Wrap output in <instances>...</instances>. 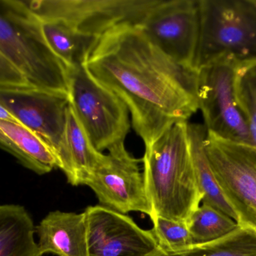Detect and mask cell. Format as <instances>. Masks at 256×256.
<instances>
[{"label":"cell","mask_w":256,"mask_h":256,"mask_svg":"<svg viewBox=\"0 0 256 256\" xmlns=\"http://www.w3.org/2000/svg\"><path fill=\"white\" fill-rule=\"evenodd\" d=\"M0 120H8V121L19 122L0 104Z\"/></svg>","instance_id":"cell-24"},{"label":"cell","mask_w":256,"mask_h":256,"mask_svg":"<svg viewBox=\"0 0 256 256\" xmlns=\"http://www.w3.org/2000/svg\"><path fill=\"white\" fill-rule=\"evenodd\" d=\"M150 219L154 225L152 233L158 247L162 250L177 252L194 245L186 223L158 216H152Z\"/></svg>","instance_id":"cell-21"},{"label":"cell","mask_w":256,"mask_h":256,"mask_svg":"<svg viewBox=\"0 0 256 256\" xmlns=\"http://www.w3.org/2000/svg\"><path fill=\"white\" fill-rule=\"evenodd\" d=\"M39 21L45 40L68 69L84 66L100 39L82 33L60 20Z\"/></svg>","instance_id":"cell-15"},{"label":"cell","mask_w":256,"mask_h":256,"mask_svg":"<svg viewBox=\"0 0 256 256\" xmlns=\"http://www.w3.org/2000/svg\"><path fill=\"white\" fill-rule=\"evenodd\" d=\"M42 255L87 256L85 213L50 212L36 227Z\"/></svg>","instance_id":"cell-13"},{"label":"cell","mask_w":256,"mask_h":256,"mask_svg":"<svg viewBox=\"0 0 256 256\" xmlns=\"http://www.w3.org/2000/svg\"><path fill=\"white\" fill-rule=\"evenodd\" d=\"M200 33L194 68L256 64V0H198Z\"/></svg>","instance_id":"cell-4"},{"label":"cell","mask_w":256,"mask_h":256,"mask_svg":"<svg viewBox=\"0 0 256 256\" xmlns=\"http://www.w3.org/2000/svg\"><path fill=\"white\" fill-rule=\"evenodd\" d=\"M240 68L215 63L198 71V103L207 132L226 141L252 144L248 122L236 94Z\"/></svg>","instance_id":"cell-9"},{"label":"cell","mask_w":256,"mask_h":256,"mask_svg":"<svg viewBox=\"0 0 256 256\" xmlns=\"http://www.w3.org/2000/svg\"><path fill=\"white\" fill-rule=\"evenodd\" d=\"M0 148L37 174H48L58 168L56 159L48 144L18 122L0 120Z\"/></svg>","instance_id":"cell-14"},{"label":"cell","mask_w":256,"mask_h":256,"mask_svg":"<svg viewBox=\"0 0 256 256\" xmlns=\"http://www.w3.org/2000/svg\"><path fill=\"white\" fill-rule=\"evenodd\" d=\"M84 66L126 103L144 147L198 110V71L167 57L136 26L105 33Z\"/></svg>","instance_id":"cell-1"},{"label":"cell","mask_w":256,"mask_h":256,"mask_svg":"<svg viewBox=\"0 0 256 256\" xmlns=\"http://www.w3.org/2000/svg\"><path fill=\"white\" fill-rule=\"evenodd\" d=\"M148 256H256V232L238 225L234 231L219 240L192 245L177 252L156 247Z\"/></svg>","instance_id":"cell-19"},{"label":"cell","mask_w":256,"mask_h":256,"mask_svg":"<svg viewBox=\"0 0 256 256\" xmlns=\"http://www.w3.org/2000/svg\"><path fill=\"white\" fill-rule=\"evenodd\" d=\"M66 142L72 171L68 183L75 186L85 185L105 154L92 145L70 104L66 117Z\"/></svg>","instance_id":"cell-17"},{"label":"cell","mask_w":256,"mask_h":256,"mask_svg":"<svg viewBox=\"0 0 256 256\" xmlns=\"http://www.w3.org/2000/svg\"><path fill=\"white\" fill-rule=\"evenodd\" d=\"M186 225L194 245L219 240L238 227L231 217L204 204L192 213Z\"/></svg>","instance_id":"cell-20"},{"label":"cell","mask_w":256,"mask_h":256,"mask_svg":"<svg viewBox=\"0 0 256 256\" xmlns=\"http://www.w3.org/2000/svg\"><path fill=\"white\" fill-rule=\"evenodd\" d=\"M188 122L167 129L146 147L143 163L144 189L152 215L186 223L200 207L203 195L191 156Z\"/></svg>","instance_id":"cell-2"},{"label":"cell","mask_w":256,"mask_h":256,"mask_svg":"<svg viewBox=\"0 0 256 256\" xmlns=\"http://www.w3.org/2000/svg\"><path fill=\"white\" fill-rule=\"evenodd\" d=\"M0 104L52 150L68 182L72 171L66 142L67 95L32 88H0Z\"/></svg>","instance_id":"cell-6"},{"label":"cell","mask_w":256,"mask_h":256,"mask_svg":"<svg viewBox=\"0 0 256 256\" xmlns=\"http://www.w3.org/2000/svg\"><path fill=\"white\" fill-rule=\"evenodd\" d=\"M30 87L25 78L0 54V88Z\"/></svg>","instance_id":"cell-23"},{"label":"cell","mask_w":256,"mask_h":256,"mask_svg":"<svg viewBox=\"0 0 256 256\" xmlns=\"http://www.w3.org/2000/svg\"><path fill=\"white\" fill-rule=\"evenodd\" d=\"M34 233L36 227L25 207L0 205V256H43Z\"/></svg>","instance_id":"cell-16"},{"label":"cell","mask_w":256,"mask_h":256,"mask_svg":"<svg viewBox=\"0 0 256 256\" xmlns=\"http://www.w3.org/2000/svg\"><path fill=\"white\" fill-rule=\"evenodd\" d=\"M204 150L216 182L239 225L256 232V149L207 132Z\"/></svg>","instance_id":"cell-7"},{"label":"cell","mask_w":256,"mask_h":256,"mask_svg":"<svg viewBox=\"0 0 256 256\" xmlns=\"http://www.w3.org/2000/svg\"><path fill=\"white\" fill-rule=\"evenodd\" d=\"M236 88L239 105L248 122L251 146L256 149V64L239 69Z\"/></svg>","instance_id":"cell-22"},{"label":"cell","mask_w":256,"mask_h":256,"mask_svg":"<svg viewBox=\"0 0 256 256\" xmlns=\"http://www.w3.org/2000/svg\"><path fill=\"white\" fill-rule=\"evenodd\" d=\"M138 27L167 57L194 68L200 33L198 0H159Z\"/></svg>","instance_id":"cell-10"},{"label":"cell","mask_w":256,"mask_h":256,"mask_svg":"<svg viewBox=\"0 0 256 256\" xmlns=\"http://www.w3.org/2000/svg\"><path fill=\"white\" fill-rule=\"evenodd\" d=\"M39 20H60L102 37L121 26L140 27L159 0H24Z\"/></svg>","instance_id":"cell-8"},{"label":"cell","mask_w":256,"mask_h":256,"mask_svg":"<svg viewBox=\"0 0 256 256\" xmlns=\"http://www.w3.org/2000/svg\"><path fill=\"white\" fill-rule=\"evenodd\" d=\"M124 143L108 150L85 185L96 194L100 205L123 214L141 212L150 217L152 209L144 189L142 173Z\"/></svg>","instance_id":"cell-11"},{"label":"cell","mask_w":256,"mask_h":256,"mask_svg":"<svg viewBox=\"0 0 256 256\" xmlns=\"http://www.w3.org/2000/svg\"><path fill=\"white\" fill-rule=\"evenodd\" d=\"M188 134L196 175L203 195L202 201L238 222L237 215L224 198L208 160L204 147L207 135L206 126L188 123Z\"/></svg>","instance_id":"cell-18"},{"label":"cell","mask_w":256,"mask_h":256,"mask_svg":"<svg viewBox=\"0 0 256 256\" xmlns=\"http://www.w3.org/2000/svg\"><path fill=\"white\" fill-rule=\"evenodd\" d=\"M70 104L96 150L124 143L130 128L127 105L92 78L84 66L68 69Z\"/></svg>","instance_id":"cell-5"},{"label":"cell","mask_w":256,"mask_h":256,"mask_svg":"<svg viewBox=\"0 0 256 256\" xmlns=\"http://www.w3.org/2000/svg\"><path fill=\"white\" fill-rule=\"evenodd\" d=\"M0 54L33 88L69 93L68 71L44 37L24 0H0Z\"/></svg>","instance_id":"cell-3"},{"label":"cell","mask_w":256,"mask_h":256,"mask_svg":"<svg viewBox=\"0 0 256 256\" xmlns=\"http://www.w3.org/2000/svg\"><path fill=\"white\" fill-rule=\"evenodd\" d=\"M84 213L87 256H148L158 247L152 230L140 228L128 215L100 204Z\"/></svg>","instance_id":"cell-12"}]
</instances>
